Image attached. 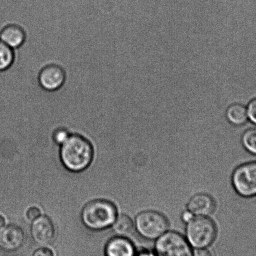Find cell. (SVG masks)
<instances>
[{
    "label": "cell",
    "mask_w": 256,
    "mask_h": 256,
    "mask_svg": "<svg viewBox=\"0 0 256 256\" xmlns=\"http://www.w3.org/2000/svg\"><path fill=\"white\" fill-rule=\"evenodd\" d=\"M60 155L62 163L67 170L80 172L90 165L94 158V148L88 139L74 134L62 144Z\"/></svg>",
    "instance_id": "6da1fadb"
},
{
    "label": "cell",
    "mask_w": 256,
    "mask_h": 256,
    "mask_svg": "<svg viewBox=\"0 0 256 256\" xmlns=\"http://www.w3.org/2000/svg\"><path fill=\"white\" fill-rule=\"evenodd\" d=\"M31 234L34 242L39 245L46 246L53 242L56 230L50 218L40 216L32 223Z\"/></svg>",
    "instance_id": "ba28073f"
},
{
    "label": "cell",
    "mask_w": 256,
    "mask_h": 256,
    "mask_svg": "<svg viewBox=\"0 0 256 256\" xmlns=\"http://www.w3.org/2000/svg\"><path fill=\"white\" fill-rule=\"evenodd\" d=\"M188 208L193 215L208 217L215 210L216 202L212 197L207 194H198L188 201Z\"/></svg>",
    "instance_id": "30bf717a"
},
{
    "label": "cell",
    "mask_w": 256,
    "mask_h": 256,
    "mask_svg": "<svg viewBox=\"0 0 256 256\" xmlns=\"http://www.w3.org/2000/svg\"><path fill=\"white\" fill-rule=\"evenodd\" d=\"M26 40V32L18 24H8L0 32V40L14 50L23 46Z\"/></svg>",
    "instance_id": "7c38bea8"
},
{
    "label": "cell",
    "mask_w": 256,
    "mask_h": 256,
    "mask_svg": "<svg viewBox=\"0 0 256 256\" xmlns=\"http://www.w3.org/2000/svg\"><path fill=\"white\" fill-rule=\"evenodd\" d=\"M158 256H193L190 244L180 234L166 232L156 243Z\"/></svg>",
    "instance_id": "5b68a950"
},
{
    "label": "cell",
    "mask_w": 256,
    "mask_h": 256,
    "mask_svg": "<svg viewBox=\"0 0 256 256\" xmlns=\"http://www.w3.org/2000/svg\"><path fill=\"white\" fill-rule=\"evenodd\" d=\"M193 256H212V253L210 250H206L205 248H198Z\"/></svg>",
    "instance_id": "44dd1931"
},
{
    "label": "cell",
    "mask_w": 256,
    "mask_h": 256,
    "mask_svg": "<svg viewBox=\"0 0 256 256\" xmlns=\"http://www.w3.org/2000/svg\"><path fill=\"white\" fill-rule=\"evenodd\" d=\"M118 217V210L114 204L105 200L90 201L84 206L81 220L86 228L100 230L110 227Z\"/></svg>",
    "instance_id": "7a4b0ae2"
},
{
    "label": "cell",
    "mask_w": 256,
    "mask_h": 256,
    "mask_svg": "<svg viewBox=\"0 0 256 256\" xmlns=\"http://www.w3.org/2000/svg\"><path fill=\"white\" fill-rule=\"evenodd\" d=\"M186 234L190 245L198 248H206L215 240L217 228L210 218L196 216L188 222Z\"/></svg>",
    "instance_id": "3957f363"
},
{
    "label": "cell",
    "mask_w": 256,
    "mask_h": 256,
    "mask_svg": "<svg viewBox=\"0 0 256 256\" xmlns=\"http://www.w3.org/2000/svg\"><path fill=\"white\" fill-rule=\"evenodd\" d=\"M32 256H54L53 251L46 248H41L36 250Z\"/></svg>",
    "instance_id": "ffe728a7"
},
{
    "label": "cell",
    "mask_w": 256,
    "mask_h": 256,
    "mask_svg": "<svg viewBox=\"0 0 256 256\" xmlns=\"http://www.w3.org/2000/svg\"><path fill=\"white\" fill-rule=\"evenodd\" d=\"M135 227L142 237L158 240L168 231V222L161 213L154 210L144 211L136 216Z\"/></svg>",
    "instance_id": "277c9868"
},
{
    "label": "cell",
    "mask_w": 256,
    "mask_h": 256,
    "mask_svg": "<svg viewBox=\"0 0 256 256\" xmlns=\"http://www.w3.org/2000/svg\"><path fill=\"white\" fill-rule=\"evenodd\" d=\"M66 80V74L64 68L54 64L44 66L38 76L41 88L48 92L59 90L64 86Z\"/></svg>",
    "instance_id": "52a82bcc"
},
{
    "label": "cell",
    "mask_w": 256,
    "mask_h": 256,
    "mask_svg": "<svg viewBox=\"0 0 256 256\" xmlns=\"http://www.w3.org/2000/svg\"><path fill=\"white\" fill-rule=\"evenodd\" d=\"M14 49L0 40V72L10 68L14 63Z\"/></svg>",
    "instance_id": "9a60e30c"
},
{
    "label": "cell",
    "mask_w": 256,
    "mask_h": 256,
    "mask_svg": "<svg viewBox=\"0 0 256 256\" xmlns=\"http://www.w3.org/2000/svg\"><path fill=\"white\" fill-rule=\"evenodd\" d=\"M106 256H135L133 244L126 237L116 236L106 243Z\"/></svg>",
    "instance_id": "8fae6325"
},
{
    "label": "cell",
    "mask_w": 256,
    "mask_h": 256,
    "mask_svg": "<svg viewBox=\"0 0 256 256\" xmlns=\"http://www.w3.org/2000/svg\"><path fill=\"white\" fill-rule=\"evenodd\" d=\"M69 136V133L66 129L59 128L54 131L53 136L54 140L57 144L62 145L68 139Z\"/></svg>",
    "instance_id": "e0dca14e"
},
{
    "label": "cell",
    "mask_w": 256,
    "mask_h": 256,
    "mask_svg": "<svg viewBox=\"0 0 256 256\" xmlns=\"http://www.w3.org/2000/svg\"><path fill=\"white\" fill-rule=\"evenodd\" d=\"M41 216L40 210L36 207H32L26 212V216L30 220H34Z\"/></svg>",
    "instance_id": "d6986e66"
},
{
    "label": "cell",
    "mask_w": 256,
    "mask_h": 256,
    "mask_svg": "<svg viewBox=\"0 0 256 256\" xmlns=\"http://www.w3.org/2000/svg\"><path fill=\"white\" fill-rule=\"evenodd\" d=\"M112 230L118 236L126 237L133 232L135 225L128 216L121 214L118 216L112 226Z\"/></svg>",
    "instance_id": "4fadbf2b"
},
{
    "label": "cell",
    "mask_w": 256,
    "mask_h": 256,
    "mask_svg": "<svg viewBox=\"0 0 256 256\" xmlns=\"http://www.w3.org/2000/svg\"><path fill=\"white\" fill-rule=\"evenodd\" d=\"M24 234L18 226L8 225L0 230V248L6 251L18 250L23 245Z\"/></svg>",
    "instance_id": "9c48e42d"
},
{
    "label": "cell",
    "mask_w": 256,
    "mask_h": 256,
    "mask_svg": "<svg viewBox=\"0 0 256 256\" xmlns=\"http://www.w3.org/2000/svg\"><path fill=\"white\" fill-rule=\"evenodd\" d=\"M232 181L238 194L244 198L256 196V162L238 166L233 173Z\"/></svg>",
    "instance_id": "8992f818"
},
{
    "label": "cell",
    "mask_w": 256,
    "mask_h": 256,
    "mask_svg": "<svg viewBox=\"0 0 256 256\" xmlns=\"http://www.w3.org/2000/svg\"><path fill=\"white\" fill-rule=\"evenodd\" d=\"M138 256H156L155 254H152V253L148 252H142Z\"/></svg>",
    "instance_id": "cb8c5ba5"
},
{
    "label": "cell",
    "mask_w": 256,
    "mask_h": 256,
    "mask_svg": "<svg viewBox=\"0 0 256 256\" xmlns=\"http://www.w3.org/2000/svg\"><path fill=\"white\" fill-rule=\"evenodd\" d=\"M242 142L248 152L256 155V128L248 129L244 133Z\"/></svg>",
    "instance_id": "2e32d148"
},
{
    "label": "cell",
    "mask_w": 256,
    "mask_h": 256,
    "mask_svg": "<svg viewBox=\"0 0 256 256\" xmlns=\"http://www.w3.org/2000/svg\"><path fill=\"white\" fill-rule=\"evenodd\" d=\"M193 214L192 213L190 212V211H187V212H186L184 213V214L182 216V218L184 221H185L186 222H190V221L192 220L193 218Z\"/></svg>",
    "instance_id": "7402d4cb"
},
{
    "label": "cell",
    "mask_w": 256,
    "mask_h": 256,
    "mask_svg": "<svg viewBox=\"0 0 256 256\" xmlns=\"http://www.w3.org/2000/svg\"><path fill=\"white\" fill-rule=\"evenodd\" d=\"M226 116L228 121L236 126L243 125L248 119L247 109L240 104L230 106L228 108Z\"/></svg>",
    "instance_id": "5bb4252c"
},
{
    "label": "cell",
    "mask_w": 256,
    "mask_h": 256,
    "mask_svg": "<svg viewBox=\"0 0 256 256\" xmlns=\"http://www.w3.org/2000/svg\"><path fill=\"white\" fill-rule=\"evenodd\" d=\"M246 109H247L248 118L256 125V98L250 102Z\"/></svg>",
    "instance_id": "ac0fdd59"
},
{
    "label": "cell",
    "mask_w": 256,
    "mask_h": 256,
    "mask_svg": "<svg viewBox=\"0 0 256 256\" xmlns=\"http://www.w3.org/2000/svg\"><path fill=\"white\" fill-rule=\"evenodd\" d=\"M4 224H6V220L3 216L0 215V230L4 227Z\"/></svg>",
    "instance_id": "603a6c76"
}]
</instances>
